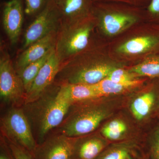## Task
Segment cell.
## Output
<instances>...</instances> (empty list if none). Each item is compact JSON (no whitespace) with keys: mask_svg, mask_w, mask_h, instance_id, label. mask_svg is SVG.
<instances>
[{"mask_svg":"<svg viewBox=\"0 0 159 159\" xmlns=\"http://www.w3.org/2000/svg\"><path fill=\"white\" fill-rule=\"evenodd\" d=\"M134 77V75L129 71L116 68L109 74L107 78L115 82L129 83L136 80Z\"/></svg>","mask_w":159,"mask_h":159,"instance_id":"603a6c76","label":"cell"},{"mask_svg":"<svg viewBox=\"0 0 159 159\" xmlns=\"http://www.w3.org/2000/svg\"><path fill=\"white\" fill-rule=\"evenodd\" d=\"M53 0H25V13L28 16L39 14Z\"/></svg>","mask_w":159,"mask_h":159,"instance_id":"7402d4cb","label":"cell"},{"mask_svg":"<svg viewBox=\"0 0 159 159\" xmlns=\"http://www.w3.org/2000/svg\"><path fill=\"white\" fill-rule=\"evenodd\" d=\"M54 49L55 48L46 54L44 57L37 61L31 63L17 73L22 80L26 92L29 89L40 70L48 59L51 53Z\"/></svg>","mask_w":159,"mask_h":159,"instance_id":"d6986e66","label":"cell"},{"mask_svg":"<svg viewBox=\"0 0 159 159\" xmlns=\"http://www.w3.org/2000/svg\"><path fill=\"white\" fill-rule=\"evenodd\" d=\"M101 98L77 102L71 106L55 132L77 138L94 131L109 115Z\"/></svg>","mask_w":159,"mask_h":159,"instance_id":"7a4b0ae2","label":"cell"},{"mask_svg":"<svg viewBox=\"0 0 159 159\" xmlns=\"http://www.w3.org/2000/svg\"><path fill=\"white\" fill-rule=\"evenodd\" d=\"M56 41L57 35L54 31L25 49L16 61V70L17 73L31 63L44 57L55 48Z\"/></svg>","mask_w":159,"mask_h":159,"instance_id":"8fae6325","label":"cell"},{"mask_svg":"<svg viewBox=\"0 0 159 159\" xmlns=\"http://www.w3.org/2000/svg\"><path fill=\"white\" fill-rule=\"evenodd\" d=\"M72 105L61 93L58 83L52 84L37 99L23 105L37 145L61 125Z\"/></svg>","mask_w":159,"mask_h":159,"instance_id":"6da1fadb","label":"cell"},{"mask_svg":"<svg viewBox=\"0 0 159 159\" xmlns=\"http://www.w3.org/2000/svg\"><path fill=\"white\" fill-rule=\"evenodd\" d=\"M140 84L141 81L137 80L129 83H119L115 82L106 77L93 85L100 97H102L122 93L138 86Z\"/></svg>","mask_w":159,"mask_h":159,"instance_id":"ac0fdd59","label":"cell"},{"mask_svg":"<svg viewBox=\"0 0 159 159\" xmlns=\"http://www.w3.org/2000/svg\"><path fill=\"white\" fill-rule=\"evenodd\" d=\"M25 95L22 80L12 66L9 54L3 53L0 59L1 102L10 107H22L25 103Z\"/></svg>","mask_w":159,"mask_h":159,"instance_id":"277c9868","label":"cell"},{"mask_svg":"<svg viewBox=\"0 0 159 159\" xmlns=\"http://www.w3.org/2000/svg\"><path fill=\"white\" fill-rule=\"evenodd\" d=\"M1 130L8 141L33 154L37 146L31 125L22 107H10L1 119Z\"/></svg>","mask_w":159,"mask_h":159,"instance_id":"3957f363","label":"cell"},{"mask_svg":"<svg viewBox=\"0 0 159 159\" xmlns=\"http://www.w3.org/2000/svg\"><path fill=\"white\" fill-rule=\"evenodd\" d=\"M25 10L21 0H9L5 4L3 12L4 29L11 44L17 42L21 31Z\"/></svg>","mask_w":159,"mask_h":159,"instance_id":"30bf717a","label":"cell"},{"mask_svg":"<svg viewBox=\"0 0 159 159\" xmlns=\"http://www.w3.org/2000/svg\"><path fill=\"white\" fill-rule=\"evenodd\" d=\"M57 39L55 50L61 62L84 50L88 45L92 26L66 22Z\"/></svg>","mask_w":159,"mask_h":159,"instance_id":"5b68a950","label":"cell"},{"mask_svg":"<svg viewBox=\"0 0 159 159\" xmlns=\"http://www.w3.org/2000/svg\"><path fill=\"white\" fill-rule=\"evenodd\" d=\"M146 12L152 18L159 21V0H151L146 7Z\"/></svg>","mask_w":159,"mask_h":159,"instance_id":"484cf974","label":"cell"},{"mask_svg":"<svg viewBox=\"0 0 159 159\" xmlns=\"http://www.w3.org/2000/svg\"><path fill=\"white\" fill-rule=\"evenodd\" d=\"M88 135L77 137L72 159H96L108 146L102 135Z\"/></svg>","mask_w":159,"mask_h":159,"instance_id":"7c38bea8","label":"cell"},{"mask_svg":"<svg viewBox=\"0 0 159 159\" xmlns=\"http://www.w3.org/2000/svg\"><path fill=\"white\" fill-rule=\"evenodd\" d=\"M59 84V83H58ZM63 96L71 104L102 98L93 84H59Z\"/></svg>","mask_w":159,"mask_h":159,"instance_id":"5bb4252c","label":"cell"},{"mask_svg":"<svg viewBox=\"0 0 159 159\" xmlns=\"http://www.w3.org/2000/svg\"><path fill=\"white\" fill-rule=\"evenodd\" d=\"M6 141L14 159H35L33 154L27 149L13 142Z\"/></svg>","mask_w":159,"mask_h":159,"instance_id":"cb8c5ba5","label":"cell"},{"mask_svg":"<svg viewBox=\"0 0 159 159\" xmlns=\"http://www.w3.org/2000/svg\"><path fill=\"white\" fill-rule=\"evenodd\" d=\"M0 159H14L6 139L1 135L0 141Z\"/></svg>","mask_w":159,"mask_h":159,"instance_id":"4316f807","label":"cell"},{"mask_svg":"<svg viewBox=\"0 0 159 159\" xmlns=\"http://www.w3.org/2000/svg\"><path fill=\"white\" fill-rule=\"evenodd\" d=\"M60 18L66 22L88 18L93 13L92 0H55Z\"/></svg>","mask_w":159,"mask_h":159,"instance_id":"4fadbf2b","label":"cell"},{"mask_svg":"<svg viewBox=\"0 0 159 159\" xmlns=\"http://www.w3.org/2000/svg\"><path fill=\"white\" fill-rule=\"evenodd\" d=\"M149 155L151 159H159V127L152 136L149 143Z\"/></svg>","mask_w":159,"mask_h":159,"instance_id":"d4e9b609","label":"cell"},{"mask_svg":"<svg viewBox=\"0 0 159 159\" xmlns=\"http://www.w3.org/2000/svg\"><path fill=\"white\" fill-rule=\"evenodd\" d=\"M54 49L40 70L29 89L26 91L25 103L37 99L53 84L62 65Z\"/></svg>","mask_w":159,"mask_h":159,"instance_id":"9c48e42d","label":"cell"},{"mask_svg":"<svg viewBox=\"0 0 159 159\" xmlns=\"http://www.w3.org/2000/svg\"><path fill=\"white\" fill-rule=\"evenodd\" d=\"M159 45V36L145 35L129 40L118 47L117 51L120 54L136 55L150 51Z\"/></svg>","mask_w":159,"mask_h":159,"instance_id":"9a60e30c","label":"cell"},{"mask_svg":"<svg viewBox=\"0 0 159 159\" xmlns=\"http://www.w3.org/2000/svg\"><path fill=\"white\" fill-rule=\"evenodd\" d=\"M77 138L54 132L37 145L33 156L35 159H72Z\"/></svg>","mask_w":159,"mask_h":159,"instance_id":"ba28073f","label":"cell"},{"mask_svg":"<svg viewBox=\"0 0 159 159\" xmlns=\"http://www.w3.org/2000/svg\"><path fill=\"white\" fill-rule=\"evenodd\" d=\"M93 6V12L99 16L102 31L113 36L121 33L135 24L139 19L137 13L127 8L109 7L105 5Z\"/></svg>","mask_w":159,"mask_h":159,"instance_id":"8992f818","label":"cell"},{"mask_svg":"<svg viewBox=\"0 0 159 159\" xmlns=\"http://www.w3.org/2000/svg\"><path fill=\"white\" fill-rule=\"evenodd\" d=\"M138 145L131 141L114 143L108 146L96 159H142Z\"/></svg>","mask_w":159,"mask_h":159,"instance_id":"2e32d148","label":"cell"},{"mask_svg":"<svg viewBox=\"0 0 159 159\" xmlns=\"http://www.w3.org/2000/svg\"><path fill=\"white\" fill-rule=\"evenodd\" d=\"M127 126L123 120L115 119L102 126L101 133L107 140L119 141L123 139L127 131Z\"/></svg>","mask_w":159,"mask_h":159,"instance_id":"44dd1931","label":"cell"},{"mask_svg":"<svg viewBox=\"0 0 159 159\" xmlns=\"http://www.w3.org/2000/svg\"><path fill=\"white\" fill-rule=\"evenodd\" d=\"M129 71L134 76L159 77V56L147 58L141 63L133 66Z\"/></svg>","mask_w":159,"mask_h":159,"instance_id":"ffe728a7","label":"cell"},{"mask_svg":"<svg viewBox=\"0 0 159 159\" xmlns=\"http://www.w3.org/2000/svg\"><path fill=\"white\" fill-rule=\"evenodd\" d=\"M119 1H125V2H138L139 1H142V0H119ZM145 1H146L149 4L151 0H145Z\"/></svg>","mask_w":159,"mask_h":159,"instance_id":"83f0119b","label":"cell"},{"mask_svg":"<svg viewBox=\"0 0 159 159\" xmlns=\"http://www.w3.org/2000/svg\"><path fill=\"white\" fill-rule=\"evenodd\" d=\"M142 159H149L148 157H145L142 158Z\"/></svg>","mask_w":159,"mask_h":159,"instance_id":"f1b7e54d","label":"cell"},{"mask_svg":"<svg viewBox=\"0 0 159 159\" xmlns=\"http://www.w3.org/2000/svg\"><path fill=\"white\" fill-rule=\"evenodd\" d=\"M60 18L59 12L53 0L38 14L27 30L24 37L23 49H25L37 41L55 31V27Z\"/></svg>","mask_w":159,"mask_h":159,"instance_id":"52a82bcc","label":"cell"},{"mask_svg":"<svg viewBox=\"0 0 159 159\" xmlns=\"http://www.w3.org/2000/svg\"><path fill=\"white\" fill-rule=\"evenodd\" d=\"M156 96L152 91L146 92L138 96L132 102L130 109L134 117L141 121L148 116L153 108Z\"/></svg>","mask_w":159,"mask_h":159,"instance_id":"e0dca14e","label":"cell"}]
</instances>
